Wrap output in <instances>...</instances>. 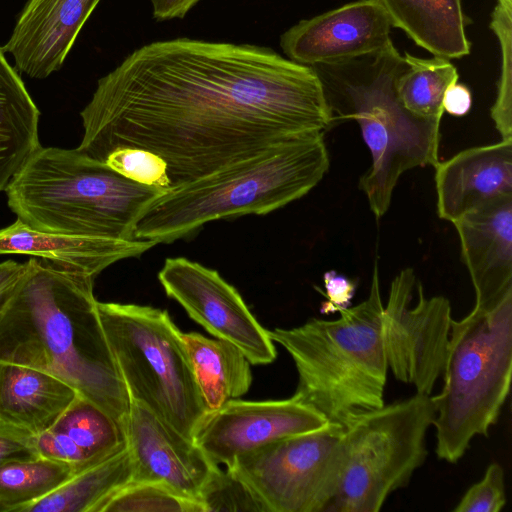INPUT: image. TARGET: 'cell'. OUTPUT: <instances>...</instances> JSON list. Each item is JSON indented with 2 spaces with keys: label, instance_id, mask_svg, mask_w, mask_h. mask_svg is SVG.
Listing matches in <instances>:
<instances>
[{
  "label": "cell",
  "instance_id": "cell-1",
  "mask_svg": "<svg viewBox=\"0 0 512 512\" xmlns=\"http://www.w3.org/2000/svg\"><path fill=\"white\" fill-rule=\"evenodd\" d=\"M77 149L133 148L166 166L170 190L334 123L311 66L268 47L176 38L129 54L80 112Z\"/></svg>",
  "mask_w": 512,
  "mask_h": 512
},
{
  "label": "cell",
  "instance_id": "cell-2",
  "mask_svg": "<svg viewBox=\"0 0 512 512\" xmlns=\"http://www.w3.org/2000/svg\"><path fill=\"white\" fill-rule=\"evenodd\" d=\"M0 315V363L49 372L124 426L131 399L106 338L95 278L31 257Z\"/></svg>",
  "mask_w": 512,
  "mask_h": 512
},
{
  "label": "cell",
  "instance_id": "cell-3",
  "mask_svg": "<svg viewBox=\"0 0 512 512\" xmlns=\"http://www.w3.org/2000/svg\"><path fill=\"white\" fill-rule=\"evenodd\" d=\"M329 164L323 132L290 137L154 197L137 216L133 237L169 243L210 221L270 213L306 195Z\"/></svg>",
  "mask_w": 512,
  "mask_h": 512
},
{
  "label": "cell",
  "instance_id": "cell-4",
  "mask_svg": "<svg viewBox=\"0 0 512 512\" xmlns=\"http://www.w3.org/2000/svg\"><path fill=\"white\" fill-rule=\"evenodd\" d=\"M311 67L334 122L354 119L361 129L372 163L359 187L375 217L381 218L404 172L439 162L441 119L416 116L401 103L397 82L407 62L393 42L371 54Z\"/></svg>",
  "mask_w": 512,
  "mask_h": 512
},
{
  "label": "cell",
  "instance_id": "cell-5",
  "mask_svg": "<svg viewBox=\"0 0 512 512\" xmlns=\"http://www.w3.org/2000/svg\"><path fill=\"white\" fill-rule=\"evenodd\" d=\"M383 308L376 263L368 298L341 310L338 319L311 318L294 328L268 330L295 364L298 383L293 397L330 423L346 428L385 404Z\"/></svg>",
  "mask_w": 512,
  "mask_h": 512
},
{
  "label": "cell",
  "instance_id": "cell-6",
  "mask_svg": "<svg viewBox=\"0 0 512 512\" xmlns=\"http://www.w3.org/2000/svg\"><path fill=\"white\" fill-rule=\"evenodd\" d=\"M166 192L132 181L77 148L40 147L5 189L11 211L48 233L134 240L140 211Z\"/></svg>",
  "mask_w": 512,
  "mask_h": 512
},
{
  "label": "cell",
  "instance_id": "cell-7",
  "mask_svg": "<svg viewBox=\"0 0 512 512\" xmlns=\"http://www.w3.org/2000/svg\"><path fill=\"white\" fill-rule=\"evenodd\" d=\"M512 292L490 309L452 320L443 387L431 396L435 407L436 455L458 462L476 436L494 426L510 390Z\"/></svg>",
  "mask_w": 512,
  "mask_h": 512
},
{
  "label": "cell",
  "instance_id": "cell-8",
  "mask_svg": "<svg viewBox=\"0 0 512 512\" xmlns=\"http://www.w3.org/2000/svg\"><path fill=\"white\" fill-rule=\"evenodd\" d=\"M97 307L130 399L193 440L207 410L183 332L166 310L113 302Z\"/></svg>",
  "mask_w": 512,
  "mask_h": 512
},
{
  "label": "cell",
  "instance_id": "cell-9",
  "mask_svg": "<svg viewBox=\"0 0 512 512\" xmlns=\"http://www.w3.org/2000/svg\"><path fill=\"white\" fill-rule=\"evenodd\" d=\"M431 395L384 404L344 428L336 490L323 512H377L425 462L435 418Z\"/></svg>",
  "mask_w": 512,
  "mask_h": 512
},
{
  "label": "cell",
  "instance_id": "cell-10",
  "mask_svg": "<svg viewBox=\"0 0 512 512\" xmlns=\"http://www.w3.org/2000/svg\"><path fill=\"white\" fill-rule=\"evenodd\" d=\"M343 432L328 422L250 451L229 470L254 491L267 512H323L338 484Z\"/></svg>",
  "mask_w": 512,
  "mask_h": 512
},
{
  "label": "cell",
  "instance_id": "cell-11",
  "mask_svg": "<svg viewBox=\"0 0 512 512\" xmlns=\"http://www.w3.org/2000/svg\"><path fill=\"white\" fill-rule=\"evenodd\" d=\"M416 282L412 268L401 270L391 282L382 335L394 377L413 385L416 393L431 395L444 369L453 318L449 299L426 297L420 282L412 305Z\"/></svg>",
  "mask_w": 512,
  "mask_h": 512
},
{
  "label": "cell",
  "instance_id": "cell-12",
  "mask_svg": "<svg viewBox=\"0 0 512 512\" xmlns=\"http://www.w3.org/2000/svg\"><path fill=\"white\" fill-rule=\"evenodd\" d=\"M166 295L217 339L236 346L254 365L272 363L274 342L239 292L220 274L184 257L167 258L158 273Z\"/></svg>",
  "mask_w": 512,
  "mask_h": 512
},
{
  "label": "cell",
  "instance_id": "cell-13",
  "mask_svg": "<svg viewBox=\"0 0 512 512\" xmlns=\"http://www.w3.org/2000/svg\"><path fill=\"white\" fill-rule=\"evenodd\" d=\"M327 423L322 414L293 396L266 401L232 399L207 413L193 441L212 462L229 469L250 451Z\"/></svg>",
  "mask_w": 512,
  "mask_h": 512
},
{
  "label": "cell",
  "instance_id": "cell-14",
  "mask_svg": "<svg viewBox=\"0 0 512 512\" xmlns=\"http://www.w3.org/2000/svg\"><path fill=\"white\" fill-rule=\"evenodd\" d=\"M392 24L379 0H356L310 19L280 37L288 59L307 66L341 62L386 47Z\"/></svg>",
  "mask_w": 512,
  "mask_h": 512
},
{
  "label": "cell",
  "instance_id": "cell-15",
  "mask_svg": "<svg viewBox=\"0 0 512 512\" xmlns=\"http://www.w3.org/2000/svg\"><path fill=\"white\" fill-rule=\"evenodd\" d=\"M126 436L134 466L132 482L163 483L199 501L201 489L218 464L193 440L134 400L130 403Z\"/></svg>",
  "mask_w": 512,
  "mask_h": 512
},
{
  "label": "cell",
  "instance_id": "cell-16",
  "mask_svg": "<svg viewBox=\"0 0 512 512\" xmlns=\"http://www.w3.org/2000/svg\"><path fill=\"white\" fill-rule=\"evenodd\" d=\"M101 0H27L2 49L18 72L45 79L59 71Z\"/></svg>",
  "mask_w": 512,
  "mask_h": 512
},
{
  "label": "cell",
  "instance_id": "cell-17",
  "mask_svg": "<svg viewBox=\"0 0 512 512\" xmlns=\"http://www.w3.org/2000/svg\"><path fill=\"white\" fill-rule=\"evenodd\" d=\"M475 308L490 309L512 292V194L499 196L453 222Z\"/></svg>",
  "mask_w": 512,
  "mask_h": 512
},
{
  "label": "cell",
  "instance_id": "cell-18",
  "mask_svg": "<svg viewBox=\"0 0 512 512\" xmlns=\"http://www.w3.org/2000/svg\"><path fill=\"white\" fill-rule=\"evenodd\" d=\"M438 216L455 222L487 202L512 194V140L462 150L435 166Z\"/></svg>",
  "mask_w": 512,
  "mask_h": 512
},
{
  "label": "cell",
  "instance_id": "cell-19",
  "mask_svg": "<svg viewBox=\"0 0 512 512\" xmlns=\"http://www.w3.org/2000/svg\"><path fill=\"white\" fill-rule=\"evenodd\" d=\"M148 240H120L48 233L19 219L0 229V255H29L96 278L110 265L138 257L155 246Z\"/></svg>",
  "mask_w": 512,
  "mask_h": 512
},
{
  "label": "cell",
  "instance_id": "cell-20",
  "mask_svg": "<svg viewBox=\"0 0 512 512\" xmlns=\"http://www.w3.org/2000/svg\"><path fill=\"white\" fill-rule=\"evenodd\" d=\"M77 395L61 378L37 368L0 363V421L38 435L51 428Z\"/></svg>",
  "mask_w": 512,
  "mask_h": 512
},
{
  "label": "cell",
  "instance_id": "cell-21",
  "mask_svg": "<svg viewBox=\"0 0 512 512\" xmlns=\"http://www.w3.org/2000/svg\"><path fill=\"white\" fill-rule=\"evenodd\" d=\"M391 21L434 56L459 59L470 53L466 28L471 19L462 0H379Z\"/></svg>",
  "mask_w": 512,
  "mask_h": 512
},
{
  "label": "cell",
  "instance_id": "cell-22",
  "mask_svg": "<svg viewBox=\"0 0 512 512\" xmlns=\"http://www.w3.org/2000/svg\"><path fill=\"white\" fill-rule=\"evenodd\" d=\"M182 335L207 413L249 390L251 363L236 346L197 332Z\"/></svg>",
  "mask_w": 512,
  "mask_h": 512
},
{
  "label": "cell",
  "instance_id": "cell-23",
  "mask_svg": "<svg viewBox=\"0 0 512 512\" xmlns=\"http://www.w3.org/2000/svg\"><path fill=\"white\" fill-rule=\"evenodd\" d=\"M133 460L126 447L109 458L71 476L45 497L19 512H96L114 492L132 482Z\"/></svg>",
  "mask_w": 512,
  "mask_h": 512
},
{
  "label": "cell",
  "instance_id": "cell-24",
  "mask_svg": "<svg viewBox=\"0 0 512 512\" xmlns=\"http://www.w3.org/2000/svg\"><path fill=\"white\" fill-rule=\"evenodd\" d=\"M51 428L72 440L88 467L127 447L124 426L78 393Z\"/></svg>",
  "mask_w": 512,
  "mask_h": 512
},
{
  "label": "cell",
  "instance_id": "cell-25",
  "mask_svg": "<svg viewBox=\"0 0 512 512\" xmlns=\"http://www.w3.org/2000/svg\"><path fill=\"white\" fill-rule=\"evenodd\" d=\"M405 71L397 82V93L403 106L412 114L441 119L446 89L458 80L457 68L449 59L434 56L430 59L404 53Z\"/></svg>",
  "mask_w": 512,
  "mask_h": 512
},
{
  "label": "cell",
  "instance_id": "cell-26",
  "mask_svg": "<svg viewBox=\"0 0 512 512\" xmlns=\"http://www.w3.org/2000/svg\"><path fill=\"white\" fill-rule=\"evenodd\" d=\"M71 466L42 457L0 466V511L19 512L57 489L71 476Z\"/></svg>",
  "mask_w": 512,
  "mask_h": 512
},
{
  "label": "cell",
  "instance_id": "cell-27",
  "mask_svg": "<svg viewBox=\"0 0 512 512\" xmlns=\"http://www.w3.org/2000/svg\"><path fill=\"white\" fill-rule=\"evenodd\" d=\"M96 512H204L199 501L158 482H131L105 499Z\"/></svg>",
  "mask_w": 512,
  "mask_h": 512
},
{
  "label": "cell",
  "instance_id": "cell-28",
  "mask_svg": "<svg viewBox=\"0 0 512 512\" xmlns=\"http://www.w3.org/2000/svg\"><path fill=\"white\" fill-rule=\"evenodd\" d=\"M490 28L501 53L497 95L490 114L502 140H512V0H497Z\"/></svg>",
  "mask_w": 512,
  "mask_h": 512
},
{
  "label": "cell",
  "instance_id": "cell-29",
  "mask_svg": "<svg viewBox=\"0 0 512 512\" xmlns=\"http://www.w3.org/2000/svg\"><path fill=\"white\" fill-rule=\"evenodd\" d=\"M204 512H267L254 491L229 469H214L199 495Z\"/></svg>",
  "mask_w": 512,
  "mask_h": 512
},
{
  "label": "cell",
  "instance_id": "cell-30",
  "mask_svg": "<svg viewBox=\"0 0 512 512\" xmlns=\"http://www.w3.org/2000/svg\"><path fill=\"white\" fill-rule=\"evenodd\" d=\"M101 162L132 181L165 191L170 190L166 166L158 157L147 151L133 148L115 149Z\"/></svg>",
  "mask_w": 512,
  "mask_h": 512
},
{
  "label": "cell",
  "instance_id": "cell-31",
  "mask_svg": "<svg viewBox=\"0 0 512 512\" xmlns=\"http://www.w3.org/2000/svg\"><path fill=\"white\" fill-rule=\"evenodd\" d=\"M506 504L504 470L491 463L483 478L473 484L453 508L454 512H499Z\"/></svg>",
  "mask_w": 512,
  "mask_h": 512
},
{
  "label": "cell",
  "instance_id": "cell-32",
  "mask_svg": "<svg viewBox=\"0 0 512 512\" xmlns=\"http://www.w3.org/2000/svg\"><path fill=\"white\" fill-rule=\"evenodd\" d=\"M35 441L39 457L65 463L73 468L74 474L88 468L78 447L64 433L49 428L35 435Z\"/></svg>",
  "mask_w": 512,
  "mask_h": 512
},
{
  "label": "cell",
  "instance_id": "cell-33",
  "mask_svg": "<svg viewBox=\"0 0 512 512\" xmlns=\"http://www.w3.org/2000/svg\"><path fill=\"white\" fill-rule=\"evenodd\" d=\"M37 457L35 435L0 421V466Z\"/></svg>",
  "mask_w": 512,
  "mask_h": 512
},
{
  "label": "cell",
  "instance_id": "cell-34",
  "mask_svg": "<svg viewBox=\"0 0 512 512\" xmlns=\"http://www.w3.org/2000/svg\"><path fill=\"white\" fill-rule=\"evenodd\" d=\"M324 286L327 301L320 308L323 314L340 312L350 307L356 291V282L335 271H327L324 274Z\"/></svg>",
  "mask_w": 512,
  "mask_h": 512
},
{
  "label": "cell",
  "instance_id": "cell-35",
  "mask_svg": "<svg viewBox=\"0 0 512 512\" xmlns=\"http://www.w3.org/2000/svg\"><path fill=\"white\" fill-rule=\"evenodd\" d=\"M27 264L7 260L0 263V315L22 279Z\"/></svg>",
  "mask_w": 512,
  "mask_h": 512
},
{
  "label": "cell",
  "instance_id": "cell-36",
  "mask_svg": "<svg viewBox=\"0 0 512 512\" xmlns=\"http://www.w3.org/2000/svg\"><path fill=\"white\" fill-rule=\"evenodd\" d=\"M443 109L453 116H463L468 113L472 105L470 89L458 82L451 84L443 96Z\"/></svg>",
  "mask_w": 512,
  "mask_h": 512
},
{
  "label": "cell",
  "instance_id": "cell-37",
  "mask_svg": "<svg viewBox=\"0 0 512 512\" xmlns=\"http://www.w3.org/2000/svg\"><path fill=\"white\" fill-rule=\"evenodd\" d=\"M157 21L182 19L200 0H150Z\"/></svg>",
  "mask_w": 512,
  "mask_h": 512
}]
</instances>
